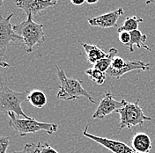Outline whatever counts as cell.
Returning a JSON list of instances; mask_svg holds the SVG:
<instances>
[{"label": "cell", "mask_w": 155, "mask_h": 153, "mask_svg": "<svg viewBox=\"0 0 155 153\" xmlns=\"http://www.w3.org/2000/svg\"><path fill=\"white\" fill-rule=\"evenodd\" d=\"M58 0H15L16 6L33 18L58 4Z\"/></svg>", "instance_id": "obj_7"}, {"label": "cell", "mask_w": 155, "mask_h": 153, "mask_svg": "<svg viewBox=\"0 0 155 153\" xmlns=\"http://www.w3.org/2000/svg\"><path fill=\"white\" fill-rule=\"evenodd\" d=\"M119 41L121 43L128 45L130 41V32H121L119 33Z\"/></svg>", "instance_id": "obj_23"}, {"label": "cell", "mask_w": 155, "mask_h": 153, "mask_svg": "<svg viewBox=\"0 0 155 153\" xmlns=\"http://www.w3.org/2000/svg\"><path fill=\"white\" fill-rule=\"evenodd\" d=\"M126 61L124 60V58L120 57H115L113 61H112V63H111V66L108 69L109 70H114V71H117V70H120L125 65Z\"/></svg>", "instance_id": "obj_19"}, {"label": "cell", "mask_w": 155, "mask_h": 153, "mask_svg": "<svg viewBox=\"0 0 155 153\" xmlns=\"http://www.w3.org/2000/svg\"><path fill=\"white\" fill-rule=\"evenodd\" d=\"M28 100L32 106L36 108H42L47 104V97L45 93L40 90H34L29 93Z\"/></svg>", "instance_id": "obj_15"}, {"label": "cell", "mask_w": 155, "mask_h": 153, "mask_svg": "<svg viewBox=\"0 0 155 153\" xmlns=\"http://www.w3.org/2000/svg\"><path fill=\"white\" fill-rule=\"evenodd\" d=\"M82 46L85 49L87 61L93 65H94L98 61L107 57V54L105 53L101 48H99L97 45L89 44V43H82Z\"/></svg>", "instance_id": "obj_13"}, {"label": "cell", "mask_w": 155, "mask_h": 153, "mask_svg": "<svg viewBox=\"0 0 155 153\" xmlns=\"http://www.w3.org/2000/svg\"><path fill=\"white\" fill-rule=\"evenodd\" d=\"M151 68L150 63H145L142 61H126L125 65L120 70L114 71V70H107V75L115 78L119 79L122 76H124L126 73H129L132 70H148Z\"/></svg>", "instance_id": "obj_11"}, {"label": "cell", "mask_w": 155, "mask_h": 153, "mask_svg": "<svg viewBox=\"0 0 155 153\" xmlns=\"http://www.w3.org/2000/svg\"><path fill=\"white\" fill-rule=\"evenodd\" d=\"M13 14L7 17L0 16V58L4 57L6 49L13 41H22L13 30V26L11 24V19Z\"/></svg>", "instance_id": "obj_6"}, {"label": "cell", "mask_w": 155, "mask_h": 153, "mask_svg": "<svg viewBox=\"0 0 155 153\" xmlns=\"http://www.w3.org/2000/svg\"><path fill=\"white\" fill-rule=\"evenodd\" d=\"M4 1H5V0H0V6H1L2 5H3V3H4Z\"/></svg>", "instance_id": "obj_28"}, {"label": "cell", "mask_w": 155, "mask_h": 153, "mask_svg": "<svg viewBox=\"0 0 155 153\" xmlns=\"http://www.w3.org/2000/svg\"><path fill=\"white\" fill-rule=\"evenodd\" d=\"M14 32L21 37L26 53H30L35 46L41 45L45 41L43 25L33 20L32 16H28L25 21L13 26Z\"/></svg>", "instance_id": "obj_1"}, {"label": "cell", "mask_w": 155, "mask_h": 153, "mask_svg": "<svg viewBox=\"0 0 155 153\" xmlns=\"http://www.w3.org/2000/svg\"><path fill=\"white\" fill-rule=\"evenodd\" d=\"M0 67L8 68L9 67V63H5V62H2V61H0Z\"/></svg>", "instance_id": "obj_25"}, {"label": "cell", "mask_w": 155, "mask_h": 153, "mask_svg": "<svg viewBox=\"0 0 155 153\" xmlns=\"http://www.w3.org/2000/svg\"><path fill=\"white\" fill-rule=\"evenodd\" d=\"M117 53H118V50L116 48H110L108 53H107V57L100 60V61H98L94 65H93V66L97 70H101V71H102L104 73H107V71L108 70V69L111 66L113 59H114L115 57H116Z\"/></svg>", "instance_id": "obj_16"}, {"label": "cell", "mask_w": 155, "mask_h": 153, "mask_svg": "<svg viewBox=\"0 0 155 153\" xmlns=\"http://www.w3.org/2000/svg\"><path fill=\"white\" fill-rule=\"evenodd\" d=\"M56 68L60 81V89L57 95L58 99L65 101H70L78 99L80 97H85L92 103H95V100L92 97L91 93H88L82 86V81L73 78H69L65 75V71L63 69H60L58 66H56Z\"/></svg>", "instance_id": "obj_2"}, {"label": "cell", "mask_w": 155, "mask_h": 153, "mask_svg": "<svg viewBox=\"0 0 155 153\" xmlns=\"http://www.w3.org/2000/svg\"><path fill=\"white\" fill-rule=\"evenodd\" d=\"M146 5H155V0H147L145 2Z\"/></svg>", "instance_id": "obj_27"}, {"label": "cell", "mask_w": 155, "mask_h": 153, "mask_svg": "<svg viewBox=\"0 0 155 153\" xmlns=\"http://www.w3.org/2000/svg\"><path fill=\"white\" fill-rule=\"evenodd\" d=\"M88 126H87L83 131V135L87 138H89L97 144H101V146L105 147L106 149L109 150L113 153H138L135 150L129 145H127L124 143L117 140H113V139H108L101 136H97L93 134H90L88 131Z\"/></svg>", "instance_id": "obj_8"}, {"label": "cell", "mask_w": 155, "mask_h": 153, "mask_svg": "<svg viewBox=\"0 0 155 153\" xmlns=\"http://www.w3.org/2000/svg\"><path fill=\"white\" fill-rule=\"evenodd\" d=\"M86 0H71V3L75 5H82L83 4H85Z\"/></svg>", "instance_id": "obj_24"}, {"label": "cell", "mask_w": 155, "mask_h": 153, "mask_svg": "<svg viewBox=\"0 0 155 153\" xmlns=\"http://www.w3.org/2000/svg\"><path fill=\"white\" fill-rule=\"evenodd\" d=\"M85 73H86V75H87L91 78L92 81L95 82L99 86H102L104 84V82L106 81V73L97 70L94 67H92L87 70L85 71Z\"/></svg>", "instance_id": "obj_18"}, {"label": "cell", "mask_w": 155, "mask_h": 153, "mask_svg": "<svg viewBox=\"0 0 155 153\" xmlns=\"http://www.w3.org/2000/svg\"><path fill=\"white\" fill-rule=\"evenodd\" d=\"M7 115L10 118V127L19 136H26L27 135L36 133L38 131H45L47 134L51 135L58 129V124L38 122L35 118L18 119L16 117V115L12 112H9Z\"/></svg>", "instance_id": "obj_3"}, {"label": "cell", "mask_w": 155, "mask_h": 153, "mask_svg": "<svg viewBox=\"0 0 155 153\" xmlns=\"http://www.w3.org/2000/svg\"><path fill=\"white\" fill-rule=\"evenodd\" d=\"M86 2H87V4H89V5H94V4L98 3L99 0H86Z\"/></svg>", "instance_id": "obj_26"}, {"label": "cell", "mask_w": 155, "mask_h": 153, "mask_svg": "<svg viewBox=\"0 0 155 153\" xmlns=\"http://www.w3.org/2000/svg\"><path fill=\"white\" fill-rule=\"evenodd\" d=\"M144 21L143 19H138L136 16H132V17H127L125 21L124 22V25L122 27H120L117 29L118 33L121 32H132L138 29V26L140 23H142Z\"/></svg>", "instance_id": "obj_17"}, {"label": "cell", "mask_w": 155, "mask_h": 153, "mask_svg": "<svg viewBox=\"0 0 155 153\" xmlns=\"http://www.w3.org/2000/svg\"><path fill=\"white\" fill-rule=\"evenodd\" d=\"M37 144H27L24 146V149L19 151H12L11 153H36Z\"/></svg>", "instance_id": "obj_22"}, {"label": "cell", "mask_w": 155, "mask_h": 153, "mask_svg": "<svg viewBox=\"0 0 155 153\" xmlns=\"http://www.w3.org/2000/svg\"><path fill=\"white\" fill-rule=\"evenodd\" d=\"M131 144L132 148L138 153H148L153 149L151 137L143 132L136 133L132 137Z\"/></svg>", "instance_id": "obj_12"}, {"label": "cell", "mask_w": 155, "mask_h": 153, "mask_svg": "<svg viewBox=\"0 0 155 153\" xmlns=\"http://www.w3.org/2000/svg\"><path fill=\"white\" fill-rule=\"evenodd\" d=\"M28 91L21 93L16 92L0 83V112L5 114L12 112L16 115L24 117L25 119L33 118L26 115L21 107L22 102L28 100Z\"/></svg>", "instance_id": "obj_4"}, {"label": "cell", "mask_w": 155, "mask_h": 153, "mask_svg": "<svg viewBox=\"0 0 155 153\" xmlns=\"http://www.w3.org/2000/svg\"><path fill=\"white\" fill-rule=\"evenodd\" d=\"M36 153H58L53 147H51L48 144H41L37 143V150Z\"/></svg>", "instance_id": "obj_20"}, {"label": "cell", "mask_w": 155, "mask_h": 153, "mask_svg": "<svg viewBox=\"0 0 155 153\" xmlns=\"http://www.w3.org/2000/svg\"><path fill=\"white\" fill-rule=\"evenodd\" d=\"M124 10L123 7H121L119 9L112 11L110 12L100 16L89 18L87 19V22L91 27H96L101 28H111L116 27L118 19L122 15H124Z\"/></svg>", "instance_id": "obj_10"}, {"label": "cell", "mask_w": 155, "mask_h": 153, "mask_svg": "<svg viewBox=\"0 0 155 153\" xmlns=\"http://www.w3.org/2000/svg\"><path fill=\"white\" fill-rule=\"evenodd\" d=\"M130 41L128 44L130 52H134V46H136L137 48H144L149 52L152 51V49L148 46L145 45V42L147 40V36L145 34H143L138 29L130 32Z\"/></svg>", "instance_id": "obj_14"}, {"label": "cell", "mask_w": 155, "mask_h": 153, "mask_svg": "<svg viewBox=\"0 0 155 153\" xmlns=\"http://www.w3.org/2000/svg\"><path fill=\"white\" fill-rule=\"evenodd\" d=\"M11 141L6 136L0 137V153H7V149L9 147Z\"/></svg>", "instance_id": "obj_21"}, {"label": "cell", "mask_w": 155, "mask_h": 153, "mask_svg": "<svg viewBox=\"0 0 155 153\" xmlns=\"http://www.w3.org/2000/svg\"><path fill=\"white\" fill-rule=\"evenodd\" d=\"M116 112L120 115L118 133H120L123 129H131L135 126H142L145 122L152 121V118L146 116L142 106H139V99H137L134 103L126 101L124 106Z\"/></svg>", "instance_id": "obj_5"}, {"label": "cell", "mask_w": 155, "mask_h": 153, "mask_svg": "<svg viewBox=\"0 0 155 153\" xmlns=\"http://www.w3.org/2000/svg\"><path fill=\"white\" fill-rule=\"evenodd\" d=\"M125 99H122L121 101H116L111 92H107L105 93L102 99L100 101L99 106L93 115L94 119H103L107 115L111 113L119 110L125 104Z\"/></svg>", "instance_id": "obj_9"}]
</instances>
